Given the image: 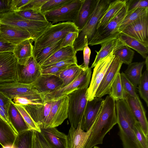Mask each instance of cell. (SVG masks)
<instances>
[{
  "label": "cell",
  "instance_id": "13",
  "mask_svg": "<svg viewBox=\"0 0 148 148\" xmlns=\"http://www.w3.org/2000/svg\"><path fill=\"white\" fill-rule=\"evenodd\" d=\"M113 51L99 60L94 67L91 81L87 89V100L90 101L95 98L96 91L106 71L115 57Z\"/></svg>",
  "mask_w": 148,
  "mask_h": 148
},
{
  "label": "cell",
  "instance_id": "3",
  "mask_svg": "<svg viewBox=\"0 0 148 148\" xmlns=\"http://www.w3.org/2000/svg\"><path fill=\"white\" fill-rule=\"evenodd\" d=\"M111 0H97L93 11L87 23L80 30L74 42L73 47L76 53L83 51L93 36L97 23L106 11Z\"/></svg>",
  "mask_w": 148,
  "mask_h": 148
},
{
  "label": "cell",
  "instance_id": "21",
  "mask_svg": "<svg viewBox=\"0 0 148 148\" xmlns=\"http://www.w3.org/2000/svg\"><path fill=\"white\" fill-rule=\"evenodd\" d=\"M148 15L129 25L121 32L140 41L148 43Z\"/></svg>",
  "mask_w": 148,
  "mask_h": 148
},
{
  "label": "cell",
  "instance_id": "30",
  "mask_svg": "<svg viewBox=\"0 0 148 148\" xmlns=\"http://www.w3.org/2000/svg\"><path fill=\"white\" fill-rule=\"evenodd\" d=\"M119 38L125 45L136 51L144 59L148 57V43L140 41L122 33Z\"/></svg>",
  "mask_w": 148,
  "mask_h": 148
},
{
  "label": "cell",
  "instance_id": "37",
  "mask_svg": "<svg viewBox=\"0 0 148 148\" xmlns=\"http://www.w3.org/2000/svg\"><path fill=\"white\" fill-rule=\"evenodd\" d=\"M134 53L131 48L125 45L114 51V54L118 57L123 63L128 65L132 62Z\"/></svg>",
  "mask_w": 148,
  "mask_h": 148
},
{
  "label": "cell",
  "instance_id": "24",
  "mask_svg": "<svg viewBox=\"0 0 148 148\" xmlns=\"http://www.w3.org/2000/svg\"><path fill=\"white\" fill-rule=\"evenodd\" d=\"M33 41L32 39H27L16 45L13 53L19 65H25L29 58L33 56Z\"/></svg>",
  "mask_w": 148,
  "mask_h": 148
},
{
  "label": "cell",
  "instance_id": "32",
  "mask_svg": "<svg viewBox=\"0 0 148 148\" xmlns=\"http://www.w3.org/2000/svg\"><path fill=\"white\" fill-rule=\"evenodd\" d=\"M84 68L82 65L73 64L58 72L55 75L58 76L62 80L63 82L61 87L62 88L73 82Z\"/></svg>",
  "mask_w": 148,
  "mask_h": 148
},
{
  "label": "cell",
  "instance_id": "58",
  "mask_svg": "<svg viewBox=\"0 0 148 148\" xmlns=\"http://www.w3.org/2000/svg\"><path fill=\"white\" fill-rule=\"evenodd\" d=\"M33 148H41L35 135L34 130L33 140Z\"/></svg>",
  "mask_w": 148,
  "mask_h": 148
},
{
  "label": "cell",
  "instance_id": "5",
  "mask_svg": "<svg viewBox=\"0 0 148 148\" xmlns=\"http://www.w3.org/2000/svg\"><path fill=\"white\" fill-rule=\"evenodd\" d=\"M0 23L7 24L25 29L30 34L34 42L50 26L48 21H32L25 19L14 12L0 15Z\"/></svg>",
  "mask_w": 148,
  "mask_h": 148
},
{
  "label": "cell",
  "instance_id": "22",
  "mask_svg": "<svg viewBox=\"0 0 148 148\" xmlns=\"http://www.w3.org/2000/svg\"><path fill=\"white\" fill-rule=\"evenodd\" d=\"M53 100L42 103L23 106L34 122L39 127L45 122L50 112Z\"/></svg>",
  "mask_w": 148,
  "mask_h": 148
},
{
  "label": "cell",
  "instance_id": "17",
  "mask_svg": "<svg viewBox=\"0 0 148 148\" xmlns=\"http://www.w3.org/2000/svg\"><path fill=\"white\" fill-rule=\"evenodd\" d=\"M63 81L59 77L53 75L41 74L32 85L40 94L52 92L61 88Z\"/></svg>",
  "mask_w": 148,
  "mask_h": 148
},
{
  "label": "cell",
  "instance_id": "48",
  "mask_svg": "<svg viewBox=\"0 0 148 148\" xmlns=\"http://www.w3.org/2000/svg\"><path fill=\"white\" fill-rule=\"evenodd\" d=\"M74 64H77L76 56L64 59L49 66L66 68Z\"/></svg>",
  "mask_w": 148,
  "mask_h": 148
},
{
  "label": "cell",
  "instance_id": "59",
  "mask_svg": "<svg viewBox=\"0 0 148 148\" xmlns=\"http://www.w3.org/2000/svg\"><path fill=\"white\" fill-rule=\"evenodd\" d=\"M2 148H14L12 146H6L5 147H3Z\"/></svg>",
  "mask_w": 148,
  "mask_h": 148
},
{
  "label": "cell",
  "instance_id": "57",
  "mask_svg": "<svg viewBox=\"0 0 148 148\" xmlns=\"http://www.w3.org/2000/svg\"><path fill=\"white\" fill-rule=\"evenodd\" d=\"M0 118L2 119L3 120L8 123L12 128L14 129L10 122L9 117L6 115L5 113L0 108Z\"/></svg>",
  "mask_w": 148,
  "mask_h": 148
},
{
  "label": "cell",
  "instance_id": "25",
  "mask_svg": "<svg viewBox=\"0 0 148 148\" xmlns=\"http://www.w3.org/2000/svg\"><path fill=\"white\" fill-rule=\"evenodd\" d=\"M127 0L111 1L106 11L99 21L96 30L105 27L126 5Z\"/></svg>",
  "mask_w": 148,
  "mask_h": 148
},
{
  "label": "cell",
  "instance_id": "31",
  "mask_svg": "<svg viewBox=\"0 0 148 148\" xmlns=\"http://www.w3.org/2000/svg\"><path fill=\"white\" fill-rule=\"evenodd\" d=\"M76 53L73 47H62L46 60L41 65V68L49 66L64 59L76 56Z\"/></svg>",
  "mask_w": 148,
  "mask_h": 148
},
{
  "label": "cell",
  "instance_id": "8",
  "mask_svg": "<svg viewBox=\"0 0 148 148\" xmlns=\"http://www.w3.org/2000/svg\"><path fill=\"white\" fill-rule=\"evenodd\" d=\"M0 93L11 100L15 97H21L32 101H42L40 94L32 85L17 81L0 83Z\"/></svg>",
  "mask_w": 148,
  "mask_h": 148
},
{
  "label": "cell",
  "instance_id": "51",
  "mask_svg": "<svg viewBox=\"0 0 148 148\" xmlns=\"http://www.w3.org/2000/svg\"><path fill=\"white\" fill-rule=\"evenodd\" d=\"M13 100L12 101L14 103H19L23 106L41 104L43 103L42 101H32L26 98L21 97H15Z\"/></svg>",
  "mask_w": 148,
  "mask_h": 148
},
{
  "label": "cell",
  "instance_id": "42",
  "mask_svg": "<svg viewBox=\"0 0 148 148\" xmlns=\"http://www.w3.org/2000/svg\"><path fill=\"white\" fill-rule=\"evenodd\" d=\"M72 0H48L42 6L40 11L43 14L55 10L71 2Z\"/></svg>",
  "mask_w": 148,
  "mask_h": 148
},
{
  "label": "cell",
  "instance_id": "39",
  "mask_svg": "<svg viewBox=\"0 0 148 148\" xmlns=\"http://www.w3.org/2000/svg\"><path fill=\"white\" fill-rule=\"evenodd\" d=\"M138 92L141 98L148 106V70L142 74L138 85Z\"/></svg>",
  "mask_w": 148,
  "mask_h": 148
},
{
  "label": "cell",
  "instance_id": "33",
  "mask_svg": "<svg viewBox=\"0 0 148 148\" xmlns=\"http://www.w3.org/2000/svg\"><path fill=\"white\" fill-rule=\"evenodd\" d=\"M145 64V61L132 62L128 65L127 68L124 73L135 87L138 85Z\"/></svg>",
  "mask_w": 148,
  "mask_h": 148
},
{
  "label": "cell",
  "instance_id": "9",
  "mask_svg": "<svg viewBox=\"0 0 148 148\" xmlns=\"http://www.w3.org/2000/svg\"><path fill=\"white\" fill-rule=\"evenodd\" d=\"M91 74L90 68H84L76 78L66 86L52 92L40 94L42 102L54 100L67 95L75 90L88 88L90 82Z\"/></svg>",
  "mask_w": 148,
  "mask_h": 148
},
{
  "label": "cell",
  "instance_id": "49",
  "mask_svg": "<svg viewBox=\"0 0 148 148\" xmlns=\"http://www.w3.org/2000/svg\"><path fill=\"white\" fill-rule=\"evenodd\" d=\"M12 0H0V15L14 12L12 9Z\"/></svg>",
  "mask_w": 148,
  "mask_h": 148
},
{
  "label": "cell",
  "instance_id": "19",
  "mask_svg": "<svg viewBox=\"0 0 148 148\" xmlns=\"http://www.w3.org/2000/svg\"><path fill=\"white\" fill-rule=\"evenodd\" d=\"M124 99L143 133L148 136V122L145 110L140 99H135L125 93Z\"/></svg>",
  "mask_w": 148,
  "mask_h": 148
},
{
  "label": "cell",
  "instance_id": "14",
  "mask_svg": "<svg viewBox=\"0 0 148 148\" xmlns=\"http://www.w3.org/2000/svg\"><path fill=\"white\" fill-rule=\"evenodd\" d=\"M123 64L118 57L115 56L98 87L95 98H101L106 95L110 94L112 85L120 73Z\"/></svg>",
  "mask_w": 148,
  "mask_h": 148
},
{
  "label": "cell",
  "instance_id": "43",
  "mask_svg": "<svg viewBox=\"0 0 148 148\" xmlns=\"http://www.w3.org/2000/svg\"><path fill=\"white\" fill-rule=\"evenodd\" d=\"M120 76L122 87L124 92L135 99H139L136 91L135 87L123 72L120 73Z\"/></svg>",
  "mask_w": 148,
  "mask_h": 148
},
{
  "label": "cell",
  "instance_id": "16",
  "mask_svg": "<svg viewBox=\"0 0 148 148\" xmlns=\"http://www.w3.org/2000/svg\"><path fill=\"white\" fill-rule=\"evenodd\" d=\"M101 98H95L88 101L84 113L80 121L82 129L88 130L95 124L99 115L104 101Z\"/></svg>",
  "mask_w": 148,
  "mask_h": 148
},
{
  "label": "cell",
  "instance_id": "15",
  "mask_svg": "<svg viewBox=\"0 0 148 148\" xmlns=\"http://www.w3.org/2000/svg\"><path fill=\"white\" fill-rule=\"evenodd\" d=\"M42 68L33 56L24 65L19 64L17 82L22 84H31L41 75Z\"/></svg>",
  "mask_w": 148,
  "mask_h": 148
},
{
  "label": "cell",
  "instance_id": "10",
  "mask_svg": "<svg viewBox=\"0 0 148 148\" xmlns=\"http://www.w3.org/2000/svg\"><path fill=\"white\" fill-rule=\"evenodd\" d=\"M83 0H72L70 3L55 10L48 12L44 15L47 21L54 23L76 20Z\"/></svg>",
  "mask_w": 148,
  "mask_h": 148
},
{
  "label": "cell",
  "instance_id": "38",
  "mask_svg": "<svg viewBox=\"0 0 148 148\" xmlns=\"http://www.w3.org/2000/svg\"><path fill=\"white\" fill-rule=\"evenodd\" d=\"M109 95L115 101L124 99L125 92L122 85L120 73L117 74L112 85Z\"/></svg>",
  "mask_w": 148,
  "mask_h": 148
},
{
  "label": "cell",
  "instance_id": "26",
  "mask_svg": "<svg viewBox=\"0 0 148 148\" xmlns=\"http://www.w3.org/2000/svg\"><path fill=\"white\" fill-rule=\"evenodd\" d=\"M97 0H83L76 20L74 22L79 31L85 25L93 11Z\"/></svg>",
  "mask_w": 148,
  "mask_h": 148
},
{
  "label": "cell",
  "instance_id": "28",
  "mask_svg": "<svg viewBox=\"0 0 148 148\" xmlns=\"http://www.w3.org/2000/svg\"><path fill=\"white\" fill-rule=\"evenodd\" d=\"M8 113L10 122L17 134L30 130L15 107L14 103L12 100L11 101Z\"/></svg>",
  "mask_w": 148,
  "mask_h": 148
},
{
  "label": "cell",
  "instance_id": "45",
  "mask_svg": "<svg viewBox=\"0 0 148 148\" xmlns=\"http://www.w3.org/2000/svg\"><path fill=\"white\" fill-rule=\"evenodd\" d=\"M134 132L136 138L143 148H148V136L143 133L138 121L134 129Z\"/></svg>",
  "mask_w": 148,
  "mask_h": 148
},
{
  "label": "cell",
  "instance_id": "12",
  "mask_svg": "<svg viewBox=\"0 0 148 148\" xmlns=\"http://www.w3.org/2000/svg\"><path fill=\"white\" fill-rule=\"evenodd\" d=\"M18 64L13 52L0 53V84L17 81Z\"/></svg>",
  "mask_w": 148,
  "mask_h": 148
},
{
  "label": "cell",
  "instance_id": "54",
  "mask_svg": "<svg viewBox=\"0 0 148 148\" xmlns=\"http://www.w3.org/2000/svg\"><path fill=\"white\" fill-rule=\"evenodd\" d=\"M66 68L54 66H48L42 68L41 74L55 75L56 73Z\"/></svg>",
  "mask_w": 148,
  "mask_h": 148
},
{
  "label": "cell",
  "instance_id": "29",
  "mask_svg": "<svg viewBox=\"0 0 148 148\" xmlns=\"http://www.w3.org/2000/svg\"><path fill=\"white\" fill-rule=\"evenodd\" d=\"M17 134L8 123L0 118V144L3 147L12 146Z\"/></svg>",
  "mask_w": 148,
  "mask_h": 148
},
{
  "label": "cell",
  "instance_id": "56",
  "mask_svg": "<svg viewBox=\"0 0 148 148\" xmlns=\"http://www.w3.org/2000/svg\"><path fill=\"white\" fill-rule=\"evenodd\" d=\"M11 100L0 93V107H2L8 111Z\"/></svg>",
  "mask_w": 148,
  "mask_h": 148
},
{
  "label": "cell",
  "instance_id": "2",
  "mask_svg": "<svg viewBox=\"0 0 148 148\" xmlns=\"http://www.w3.org/2000/svg\"><path fill=\"white\" fill-rule=\"evenodd\" d=\"M118 134L123 148H143L137 140L134 132L138 122L131 112L125 100L115 101Z\"/></svg>",
  "mask_w": 148,
  "mask_h": 148
},
{
  "label": "cell",
  "instance_id": "18",
  "mask_svg": "<svg viewBox=\"0 0 148 148\" xmlns=\"http://www.w3.org/2000/svg\"><path fill=\"white\" fill-rule=\"evenodd\" d=\"M0 34L6 41L15 45L26 40L32 39L26 30L5 24L0 23Z\"/></svg>",
  "mask_w": 148,
  "mask_h": 148
},
{
  "label": "cell",
  "instance_id": "44",
  "mask_svg": "<svg viewBox=\"0 0 148 148\" xmlns=\"http://www.w3.org/2000/svg\"><path fill=\"white\" fill-rule=\"evenodd\" d=\"M126 6V14H128L133 12L138 9L148 8V0H127Z\"/></svg>",
  "mask_w": 148,
  "mask_h": 148
},
{
  "label": "cell",
  "instance_id": "35",
  "mask_svg": "<svg viewBox=\"0 0 148 148\" xmlns=\"http://www.w3.org/2000/svg\"><path fill=\"white\" fill-rule=\"evenodd\" d=\"M62 40L43 49L33 56L40 66L61 48Z\"/></svg>",
  "mask_w": 148,
  "mask_h": 148
},
{
  "label": "cell",
  "instance_id": "41",
  "mask_svg": "<svg viewBox=\"0 0 148 148\" xmlns=\"http://www.w3.org/2000/svg\"><path fill=\"white\" fill-rule=\"evenodd\" d=\"M17 15L30 20L47 21L44 15L41 13L38 12L30 10H20L14 12Z\"/></svg>",
  "mask_w": 148,
  "mask_h": 148
},
{
  "label": "cell",
  "instance_id": "40",
  "mask_svg": "<svg viewBox=\"0 0 148 148\" xmlns=\"http://www.w3.org/2000/svg\"><path fill=\"white\" fill-rule=\"evenodd\" d=\"M14 105L30 129L40 132L39 127L34 122L23 106L19 103H14Z\"/></svg>",
  "mask_w": 148,
  "mask_h": 148
},
{
  "label": "cell",
  "instance_id": "7",
  "mask_svg": "<svg viewBox=\"0 0 148 148\" xmlns=\"http://www.w3.org/2000/svg\"><path fill=\"white\" fill-rule=\"evenodd\" d=\"M88 88L75 90L67 95L69 97L68 118L70 125L75 128L81 120L88 102Z\"/></svg>",
  "mask_w": 148,
  "mask_h": 148
},
{
  "label": "cell",
  "instance_id": "1",
  "mask_svg": "<svg viewBox=\"0 0 148 148\" xmlns=\"http://www.w3.org/2000/svg\"><path fill=\"white\" fill-rule=\"evenodd\" d=\"M116 124L115 101L108 95L104 100L85 148H92L98 145L102 144L105 135Z\"/></svg>",
  "mask_w": 148,
  "mask_h": 148
},
{
  "label": "cell",
  "instance_id": "52",
  "mask_svg": "<svg viewBox=\"0 0 148 148\" xmlns=\"http://www.w3.org/2000/svg\"><path fill=\"white\" fill-rule=\"evenodd\" d=\"M34 132L41 148H54L48 142L40 132L35 130Z\"/></svg>",
  "mask_w": 148,
  "mask_h": 148
},
{
  "label": "cell",
  "instance_id": "47",
  "mask_svg": "<svg viewBox=\"0 0 148 148\" xmlns=\"http://www.w3.org/2000/svg\"><path fill=\"white\" fill-rule=\"evenodd\" d=\"M79 32H70L63 39L61 43V48L70 46L73 47V44L77 37Z\"/></svg>",
  "mask_w": 148,
  "mask_h": 148
},
{
  "label": "cell",
  "instance_id": "60",
  "mask_svg": "<svg viewBox=\"0 0 148 148\" xmlns=\"http://www.w3.org/2000/svg\"><path fill=\"white\" fill-rule=\"evenodd\" d=\"M92 148H99V147H98L97 146H95L94 147H93Z\"/></svg>",
  "mask_w": 148,
  "mask_h": 148
},
{
  "label": "cell",
  "instance_id": "11",
  "mask_svg": "<svg viewBox=\"0 0 148 148\" xmlns=\"http://www.w3.org/2000/svg\"><path fill=\"white\" fill-rule=\"evenodd\" d=\"M69 97L67 95L53 100L50 113L40 127H56L68 118Z\"/></svg>",
  "mask_w": 148,
  "mask_h": 148
},
{
  "label": "cell",
  "instance_id": "20",
  "mask_svg": "<svg viewBox=\"0 0 148 148\" xmlns=\"http://www.w3.org/2000/svg\"><path fill=\"white\" fill-rule=\"evenodd\" d=\"M94 124L87 131L82 129L80 122L76 128L71 126L67 136L68 148H85Z\"/></svg>",
  "mask_w": 148,
  "mask_h": 148
},
{
  "label": "cell",
  "instance_id": "36",
  "mask_svg": "<svg viewBox=\"0 0 148 148\" xmlns=\"http://www.w3.org/2000/svg\"><path fill=\"white\" fill-rule=\"evenodd\" d=\"M147 15H148V8H138L130 14H126L120 26V32L121 33L127 26Z\"/></svg>",
  "mask_w": 148,
  "mask_h": 148
},
{
  "label": "cell",
  "instance_id": "53",
  "mask_svg": "<svg viewBox=\"0 0 148 148\" xmlns=\"http://www.w3.org/2000/svg\"><path fill=\"white\" fill-rule=\"evenodd\" d=\"M32 0H12V7L14 12L20 10L23 7L30 2Z\"/></svg>",
  "mask_w": 148,
  "mask_h": 148
},
{
  "label": "cell",
  "instance_id": "34",
  "mask_svg": "<svg viewBox=\"0 0 148 148\" xmlns=\"http://www.w3.org/2000/svg\"><path fill=\"white\" fill-rule=\"evenodd\" d=\"M34 130H29L18 134L13 146L14 148H33Z\"/></svg>",
  "mask_w": 148,
  "mask_h": 148
},
{
  "label": "cell",
  "instance_id": "55",
  "mask_svg": "<svg viewBox=\"0 0 148 148\" xmlns=\"http://www.w3.org/2000/svg\"><path fill=\"white\" fill-rule=\"evenodd\" d=\"M84 66L85 68L89 67L91 50L88 46V44H87L84 48L83 50Z\"/></svg>",
  "mask_w": 148,
  "mask_h": 148
},
{
  "label": "cell",
  "instance_id": "4",
  "mask_svg": "<svg viewBox=\"0 0 148 148\" xmlns=\"http://www.w3.org/2000/svg\"><path fill=\"white\" fill-rule=\"evenodd\" d=\"M79 31L72 22L52 25L34 41L33 56L43 49L63 40L68 33Z\"/></svg>",
  "mask_w": 148,
  "mask_h": 148
},
{
  "label": "cell",
  "instance_id": "23",
  "mask_svg": "<svg viewBox=\"0 0 148 148\" xmlns=\"http://www.w3.org/2000/svg\"><path fill=\"white\" fill-rule=\"evenodd\" d=\"M40 132L48 142L54 148H68L67 136L59 131L56 127L40 128Z\"/></svg>",
  "mask_w": 148,
  "mask_h": 148
},
{
  "label": "cell",
  "instance_id": "6",
  "mask_svg": "<svg viewBox=\"0 0 148 148\" xmlns=\"http://www.w3.org/2000/svg\"><path fill=\"white\" fill-rule=\"evenodd\" d=\"M127 14L126 5L104 27L96 30L88 42L90 46L101 45L118 38L120 26Z\"/></svg>",
  "mask_w": 148,
  "mask_h": 148
},
{
  "label": "cell",
  "instance_id": "50",
  "mask_svg": "<svg viewBox=\"0 0 148 148\" xmlns=\"http://www.w3.org/2000/svg\"><path fill=\"white\" fill-rule=\"evenodd\" d=\"M16 45L6 41L0 34V53L6 52H13Z\"/></svg>",
  "mask_w": 148,
  "mask_h": 148
},
{
  "label": "cell",
  "instance_id": "46",
  "mask_svg": "<svg viewBox=\"0 0 148 148\" xmlns=\"http://www.w3.org/2000/svg\"><path fill=\"white\" fill-rule=\"evenodd\" d=\"M48 0H32L28 4L22 8L20 10H30L41 13L40 10L42 5Z\"/></svg>",
  "mask_w": 148,
  "mask_h": 148
},
{
  "label": "cell",
  "instance_id": "27",
  "mask_svg": "<svg viewBox=\"0 0 148 148\" xmlns=\"http://www.w3.org/2000/svg\"><path fill=\"white\" fill-rule=\"evenodd\" d=\"M100 50L97 51V55L90 68H94L97 62L111 52L115 51L121 47L125 45L124 43L119 38L101 45Z\"/></svg>",
  "mask_w": 148,
  "mask_h": 148
}]
</instances>
